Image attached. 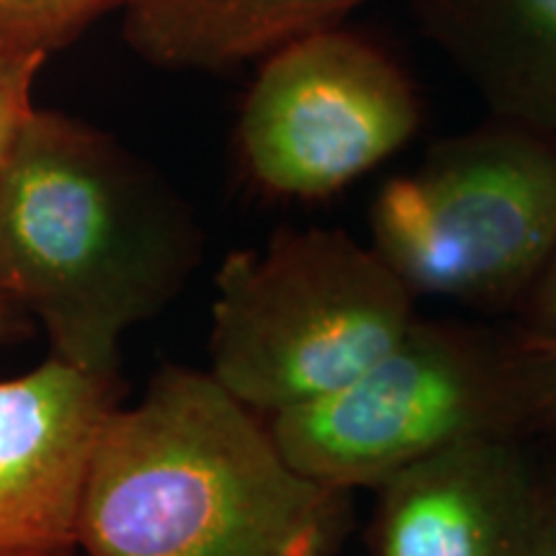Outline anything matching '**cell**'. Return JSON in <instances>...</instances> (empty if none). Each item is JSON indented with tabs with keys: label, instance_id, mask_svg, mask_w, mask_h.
Segmentation results:
<instances>
[{
	"label": "cell",
	"instance_id": "14",
	"mask_svg": "<svg viewBox=\"0 0 556 556\" xmlns=\"http://www.w3.org/2000/svg\"><path fill=\"white\" fill-rule=\"evenodd\" d=\"M536 556H556V505L548 503V510L541 526Z\"/></svg>",
	"mask_w": 556,
	"mask_h": 556
},
{
	"label": "cell",
	"instance_id": "7",
	"mask_svg": "<svg viewBox=\"0 0 556 556\" xmlns=\"http://www.w3.org/2000/svg\"><path fill=\"white\" fill-rule=\"evenodd\" d=\"M119 379L52 356L0 381V554L73 552L96 443Z\"/></svg>",
	"mask_w": 556,
	"mask_h": 556
},
{
	"label": "cell",
	"instance_id": "12",
	"mask_svg": "<svg viewBox=\"0 0 556 556\" xmlns=\"http://www.w3.org/2000/svg\"><path fill=\"white\" fill-rule=\"evenodd\" d=\"M520 345H523L528 371H531L541 422L544 428L556 426V340L520 338Z\"/></svg>",
	"mask_w": 556,
	"mask_h": 556
},
{
	"label": "cell",
	"instance_id": "6",
	"mask_svg": "<svg viewBox=\"0 0 556 556\" xmlns=\"http://www.w3.org/2000/svg\"><path fill=\"white\" fill-rule=\"evenodd\" d=\"M420 119L407 70L377 41L332 26L263 58L242 103L238 150L258 189L312 201L397 155Z\"/></svg>",
	"mask_w": 556,
	"mask_h": 556
},
{
	"label": "cell",
	"instance_id": "11",
	"mask_svg": "<svg viewBox=\"0 0 556 556\" xmlns=\"http://www.w3.org/2000/svg\"><path fill=\"white\" fill-rule=\"evenodd\" d=\"M47 54L0 45V173L16 148L21 131L34 116V80Z\"/></svg>",
	"mask_w": 556,
	"mask_h": 556
},
{
	"label": "cell",
	"instance_id": "16",
	"mask_svg": "<svg viewBox=\"0 0 556 556\" xmlns=\"http://www.w3.org/2000/svg\"><path fill=\"white\" fill-rule=\"evenodd\" d=\"M0 556H73L70 552H18V554H0Z\"/></svg>",
	"mask_w": 556,
	"mask_h": 556
},
{
	"label": "cell",
	"instance_id": "5",
	"mask_svg": "<svg viewBox=\"0 0 556 556\" xmlns=\"http://www.w3.org/2000/svg\"><path fill=\"white\" fill-rule=\"evenodd\" d=\"M371 248L415 296L505 304L528 296L556 253V135L492 116L441 139L387 180Z\"/></svg>",
	"mask_w": 556,
	"mask_h": 556
},
{
	"label": "cell",
	"instance_id": "9",
	"mask_svg": "<svg viewBox=\"0 0 556 556\" xmlns=\"http://www.w3.org/2000/svg\"><path fill=\"white\" fill-rule=\"evenodd\" d=\"M366 0H127L124 34L144 60L222 70L340 26Z\"/></svg>",
	"mask_w": 556,
	"mask_h": 556
},
{
	"label": "cell",
	"instance_id": "3",
	"mask_svg": "<svg viewBox=\"0 0 556 556\" xmlns=\"http://www.w3.org/2000/svg\"><path fill=\"white\" fill-rule=\"evenodd\" d=\"M212 377L261 415L351 384L405 338L415 294L340 229H287L217 270Z\"/></svg>",
	"mask_w": 556,
	"mask_h": 556
},
{
	"label": "cell",
	"instance_id": "15",
	"mask_svg": "<svg viewBox=\"0 0 556 556\" xmlns=\"http://www.w3.org/2000/svg\"><path fill=\"white\" fill-rule=\"evenodd\" d=\"M13 315H16V307H13L9 299L0 294V345L9 340L13 330H16V317Z\"/></svg>",
	"mask_w": 556,
	"mask_h": 556
},
{
	"label": "cell",
	"instance_id": "13",
	"mask_svg": "<svg viewBox=\"0 0 556 556\" xmlns=\"http://www.w3.org/2000/svg\"><path fill=\"white\" fill-rule=\"evenodd\" d=\"M528 340H556V253L526 296Z\"/></svg>",
	"mask_w": 556,
	"mask_h": 556
},
{
	"label": "cell",
	"instance_id": "1",
	"mask_svg": "<svg viewBox=\"0 0 556 556\" xmlns=\"http://www.w3.org/2000/svg\"><path fill=\"white\" fill-rule=\"evenodd\" d=\"M351 492L291 467L212 374L168 366L114 409L83 490V556H332Z\"/></svg>",
	"mask_w": 556,
	"mask_h": 556
},
{
	"label": "cell",
	"instance_id": "4",
	"mask_svg": "<svg viewBox=\"0 0 556 556\" xmlns=\"http://www.w3.org/2000/svg\"><path fill=\"white\" fill-rule=\"evenodd\" d=\"M291 467L338 490H381L441 451L544 428L520 340L415 319L351 384L268 417Z\"/></svg>",
	"mask_w": 556,
	"mask_h": 556
},
{
	"label": "cell",
	"instance_id": "8",
	"mask_svg": "<svg viewBox=\"0 0 556 556\" xmlns=\"http://www.w3.org/2000/svg\"><path fill=\"white\" fill-rule=\"evenodd\" d=\"M415 18L495 119L556 135V0H415Z\"/></svg>",
	"mask_w": 556,
	"mask_h": 556
},
{
	"label": "cell",
	"instance_id": "10",
	"mask_svg": "<svg viewBox=\"0 0 556 556\" xmlns=\"http://www.w3.org/2000/svg\"><path fill=\"white\" fill-rule=\"evenodd\" d=\"M127 0H0V45L50 54Z\"/></svg>",
	"mask_w": 556,
	"mask_h": 556
},
{
	"label": "cell",
	"instance_id": "2",
	"mask_svg": "<svg viewBox=\"0 0 556 556\" xmlns=\"http://www.w3.org/2000/svg\"><path fill=\"white\" fill-rule=\"evenodd\" d=\"M201 235L176 193L116 139L34 111L0 173V294L52 356L119 371L122 338L180 294Z\"/></svg>",
	"mask_w": 556,
	"mask_h": 556
}]
</instances>
